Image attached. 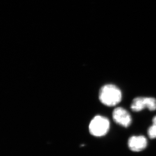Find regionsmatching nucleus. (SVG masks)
Here are the masks:
<instances>
[{"label":"nucleus","mask_w":156,"mask_h":156,"mask_svg":"<svg viewBox=\"0 0 156 156\" xmlns=\"http://www.w3.org/2000/svg\"><path fill=\"white\" fill-rule=\"evenodd\" d=\"M99 99L105 106L113 107L121 102L122 93L116 86L113 84H106L101 88Z\"/></svg>","instance_id":"obj_1"},{"label":"nucleus","mask_w":156,"mask_h":156,"mask_svg":"<svg viewBox=\"0 0 156 156\" xmlns=\"http://www.w3.org/2000/svg\"><path fill=\"white\" fill-rule=\"evenodd\" d=\"M110 122L105 117L97 115L90 122L89 131L91 135L101 137L106 135L109 131Z\"/></svg>","instance_id":"obj_2"},{"label":"nucleus","mask_w":156,"mask_h":156,"mask_svg":"<svg viewBox=\"0 0 156 156\" xmlns=\"http://www.w3.org/2000/svg\"><path fill=\"white\" fill-rule=\"evenodd\" d=\"M131 109L134 112H140L145 108L150 111L156 110V99L154 98L137 97L133 99Z\"/></svg>","instance_id":"obj_3"},{"label":"nucleus","mask_w":156,"mask_h":156,"mask_svg":"<svg viewBox=\"0 0 156 156\" xmlns=\"http://www.w3.org/2000/svg\"><path fill=\"white\" fill-rule=\"evenodd\" d=\"M112 116L114 121L122 126L127 127L131 124V116L128 111L123 108L118 107L114 109Z\"/></svg>","instance_id":"obj_4"},{"label":"nucleus","mask_w":156,"mask_h":156,"mask_svg":"<svg viewBox=\"0 0 156 156\" xmlns=\"http://www.w3.org/2000/svg\"><path fill=\"white\" fill-rule=\"evenodd\" d=\"M147 144V140L144 136H133L128 140V147L133 152H140L144 150Z\"/></svg>","instance_id":"obj_5"},{"label":"nucleus","mask_w":156,"mask_h":156,"mask_svg":"<svg viewBox=\"0 0 156 156\" xmlns=\"http://www.w3.org/2000/svg\"><path fill=\"white\" fill-rule=\"evenodd\" d=\"M147 134L149 137L151 139H154L156 138V125L153 124L152 126H151L148 129L147 131Z\"/></svg>","instance_id":"obj_6"},{"label":"nucleus","mask_w":156,"mask_h":156,"mask_svg":"<svg viewBox=\"0 0 156 156\" xmlns=\"http://www.w3.org/2000/svg\"><path fill=\"white\" fill-rule=\"evenodd\" d=\"M153 124L156 125V116L153 118Z\"/></svg>","instance_id":"obj_7"}]
</instances>
